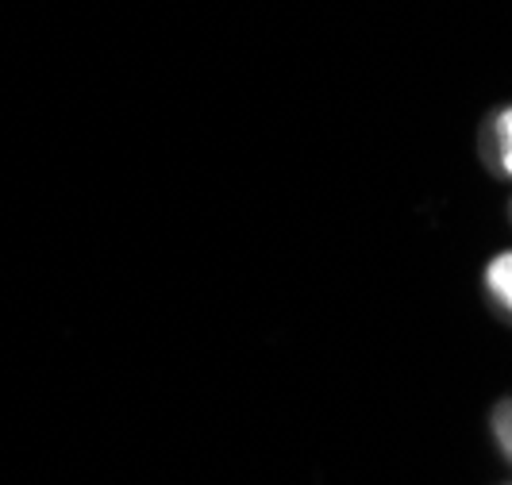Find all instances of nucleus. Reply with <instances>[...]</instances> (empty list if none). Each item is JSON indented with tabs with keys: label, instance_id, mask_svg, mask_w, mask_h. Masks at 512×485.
<instances>
[{
	"label": "nucleus",
	"instance_id": "1",
	"mask_svg": "<svg viewBox=\"0 0 512 485\" xmlns=\"http://www.w3.org/2000/svg\"><path fill=\"white\" fill-rule=\"evenodd\" d=\"M486 289L497 305L505 308V312H512V251H501V255L489 258Z\"/></svg>",
	"mask_w": 512,
	"mask_h": 485
},
{
	"label": "nucleus",
	"instance_id": "2",
	"mask_svg": "<svg viewBox=\"0 0 512 485\" xmlns=\"http://www.w3.org/2000/svg\"><path fill=\"white\" fill-rule=\"evenodd\" d=\"M493 154H497L501 174L512 178V108H505V112L493 120Z\"/></svg>",
	"mask_w": 512,
	"mask_h": 485
},
{
	"label": "nucleus",
	"instance_id": "3",
	"mask_svg": "<svg viewBox=\"0 0 512 485\" xmlns=\"http://www.w3.org/2000/svg\"><path fill=\"white\" fill-rule=\"evenodd\" d=\"M493 435H497L501 455L512 462V401H501L497 412H493Z\"/></svg>",
	"mask_w": 512,
	"mask_h": 485
}]
</instances>
